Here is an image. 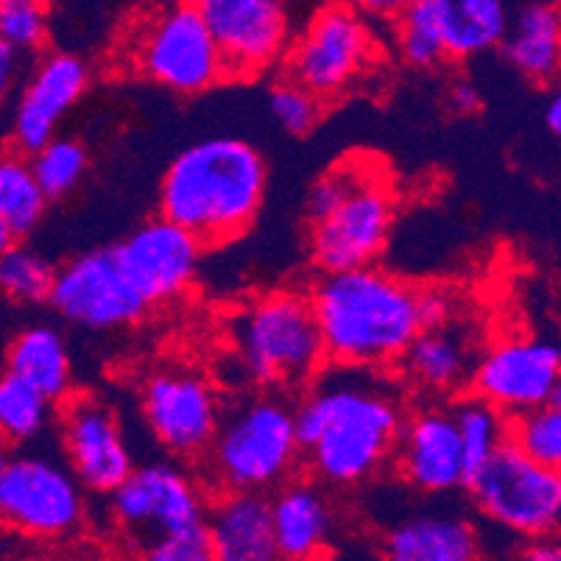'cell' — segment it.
I'll return each instance as SVG.
<instances>
[{
  "label": "cell",
  "mask_w": 561,
  "mask_h": 561,
  "mask_svg": "<svg viewBox=\"0 0 561 561\" xmlns=\"http://www.w3.org/2000/svg\"><path fill=\"white\" fill-rule=\"evenodd\" d=\"M405 413L400 382L386 371L324 366L294 402L302 461L313 481L333 489L375 481L394 458Z\"/></svg>",
  "instance_id": "obj_1"
},
{
  "label": "cell",
  "mask_w": 561,
  "mask_h": 561,
  "mask_svg": "<svg viewBox=\"0 0 561 561\" xmlns=\"http://www.w3.org/2000/svg\"><path fill=\"white\" fill-rule=\"evenodd\" d=\"M308 302L328 366L386 371L425 330L420 288L377 265L321 274Z\"/></svg>",
  "instance_id": "obj_2"
},
{
  "label": "cell",
  "mask_w": 561,
  "mask_h": 561,
  "mask_svg": "<svg viewBox=\"0 0 561 561\" xmlns=\"http://www.w3.org/2000/svg\"><path fill=\"white\" fill-rule=\"evenodd\" d=\"M268 185L263 154L241 137H207L173 157L160 185V218L193 234L202 249L241 238L257 218Z\"/></svg>",
  "instance_id": "obj_3"
},
{
  "label": "cell",
  "mask_w": 561,
  "mask_h": 561,
  "mask_svg": "<svg viewBox=\"0 0 561 561\" xmlns=\"http://www.w3.org/2000/svg\"><path fill=\"white\" fill-rule=\"evenodd\" d=\"M202 461L218 494H274L299 478L302 463L294 402L265 391L224 408Z\"/></svg>",
  "instance_id": "obj_4"
},
{
  "label": "cell",
  "mask_w": 561,
  "mask_h": 561,
  "mask_svg": "<svg viewBox=\"0 0 561 561\" xmlns=\"http://www.w3.org/2000/svg\"><path fill=\"white\" fill-rule=\"evenodd\" d=\"M234 360L247 380L277 391H305L328 360L305 294L277 290L252 299L232 319Z\"/></svg>",
  "instance_id": "obj_5"
},
{
  "label": "cell",
  "mask_w": 561,
  "mask_h": 561,
  "mask_svg": "<svg viewBox=\"0 0 561 561\" xmlns=\"http://www.w3.org/2000/svg\"><path fill=\"white\" fill-rule=\"evenodd\" d=\"M87 523V492L62 456L9 453L0 481V525L37 545L76 537Z\"/></svg>",
  "instance_id": "obj_6"
},
{
  "label": "cell",
  "mask_w": 561,
  "mask_h": 561,
  "mask_svg": "<svg viewBox=\"0 0 561 561\" xmlns=\"http://www.w3.org/2000/svg\"><path fill=\"white\" fill-rule=\"evenodd\" d=\"M129 62L176 95L207 93L227 81L221 54L196 3H171L140 20L129 37Z\"/></svg>",
  "instance_id": "obj_7"
},
{
  "label": "cell",
  "mask_w": 561,
  "mask_h": 561,
  "mask_svg": "<svg viewBox=\"0 0 561 561\" xmlns=\"http://www.w3.org/2000/svg\"><path fill=\"white\" fill-rule=\"evenodd\" d=\"M478 512L528 539L556 537L561 523V472L503 445L463 486Z\"/></svg>",
  "instance_id": "obj_8"
},
{
  "label": "cell",
  "mask_w": 561,
  "mask_h": 561,
  "mask_svg": "<svg viewBox=\"0 0 561 561\" xmlns=\"http://www.w3.org/2000/svg\"><path fill=\"white\" fill-rule=\"evenodd\" d=\"M375 37L358 9L333 3L308 20L288 48V81L321 104L341 99L371 65Z\"/></svg>",
  "instance_id": "obj_9"
},
{
  "label": "cell",
  "mask_w": 561,
  "mask_h": 561,
  "mask_svg": "<svg viewBox=\"0 0 561 561\" xmlns=\"http://www.w3.org/2000/svg\"><path fill=\"white\" fill-rule=\"evenodd\" d=\"M394 227V193L380 171L366 168L360 182L321 221L310 224V260L321 274L369 268Z\"/></svg>",
  "instance_id": "obj_10"
},
{
  "label": "cell",
  "mask_w": 561,
  "mask_h": 561,
  "mask_svg": "<svg viewBox=\"0 0 561 561\" xmlns=\"http://www.w3.org/2000/svg\"><path fill=\"white\" fill-rule=\"evenodd\" d=\"M142 420L180 461H202L221 422V397L204 375L182 366H162L140 389Z\"/></svg>",
  "instance_id": "obj_11"
},
{
  "label": "cell",
  "mask_w": 561,
  "mask_h": 561,
  "mask_svg": "<svg viewBox=\"0 0 561 561\" xmlns=\"http://www.w3.org/2000/svg\"><path fill=\"white\" fill-rule=\"evenodd\" d=\"M469 394L489 402L506 420L534 408H561V352L553 341L503 339L478 358Z\"/></svg>",
  "instance_id": "obj_12"
},
{
  "label": "cell",
  "mask_w": 561,
  "mask_h": 561,
  "mask_svg": "<svg viewBox=\"0 0 561 561\" xmlns=\"http://www.w3.org/2000/svg\"><path fill=\"white\" fill-rule=\"evenodd\" d=\"M62 458L84 492L112 494L135 469L115 408L101 394H70L56 408Z\"/></svg>",
  "instance_id": "obj_13"
},
{
  "label": "cell",
  "mask_w": 561,
  "mask_h": 561,
  "mask_svg": "<svg viewBox=\"0 0 561 561\" xmlns=\"http://www.w3.org/2000/svg\"><path fill=\"white\" fill-rule=\"evenodd\" d=\"M227 79L249 81L272 70L294 39L290 12L279 0H198Z\"/></svg>",
  "instance_id": "obj_14"
},
{
  "label": "cell",
  "mask_w": 561,
  "mask_h": 561,
  "mask_svg": "<svg viewBox=\"0 0 561 561\" xmlns=\"http://www.w3.org/2000/svg\"><path fill=\"white\" fill-rule=\"evenodd\" d=\"M48 302L65 321L90 330L131 328L149 313L121 272L115 249H90L59 265Z\"/></svg>",
  "instance_id": "obj_15"
},
{
  "label": "cell",
  "mask_w": 561,
  "mask_h": 561,
  "mask_svg": "<svg viewBox=\"0 0 561 561\" xmlns=\"http://www.w3.org/2000/svg\"><path fill=\"white\" fill-rule=\"evenodd\" d=\"M207 497L191 472L180 463L151 461L131 469L110 494V514L131 537L151 539L202 525L207 517Z\"/></svg>",
  "instance_id": "obj_16"
},
{
  "label": "cell",
  "mask_w": 561,
  "mask_h": 561,
  "mask_svg": "<svg viewBox=\"0 0 561 561\" xmlns=\"http://www.w3.org/2000/svg\"><path fill=\"white\" fill-rule=\"evenodd\" d=\"M115 257L121 272L149 308L185 297L196 285L202 265V243L165 218L140 224L117 243Z\"/></svg>",
  "instance_id": "obj_17"
},
{
  "label": "cell",
  "mask_w": 561,
  "mask_h": 561,
  "mask_svg": "<svg viewBox=\"0 0 561 561\" xmlns=\"http://www.w3.org/2000/svg\"><path fill=\"white\" fill-rule=\"evenodd\" d=\"M391 463L413 492L431 497L467 486V461L450 402H422L405 413Z\"/></svg>",
  "instance_id": "obj_18"
},
{
  "label": "cell",
  "mask_w": 561,
  "mask_h": 561,
  "mask_svg": "<svg viewBox=\"0 0 561 561\" xmlns=\"http://www.w3.org/2000/svg\"><path fill=\"white\" fill-rule=\"evenodd\" d=\"M87 87H90V68L81 56L68 50L43 56L14 106L12 135H9L14 154L28 160L45 142L54 140L68 112L84 99Z\"/></svg>",
  "instance_id": "obj_19"
},
{
  "label": "cell",
  "mask_w": 561,
  "mask_h": 561,
  "mask_svg": "<svg viewBox=\"0 0 561 561\" xmlns=\"http://www.w3.org/2000/svg\"><path fill=\"white\" fill-rule=\"evenodd\" d=\"M478 358L481 352L472 333L458 321H445L411 341L397 360V371L416 394L453 397L469 386Z\"/></svg>",
  "instance_id": "obj_20"
},
{
  "label": "cell",
  "mask_w": 561,
  "mask_h": 561,
  "mask_svg": "<svg viewBox=\"0 0 561 561\" xmlns=\"http://www.w3.org/2000/svg\"><path fill=\"white\" fill-rule=\"evenodd\" d=\"M272 530L283 561H321L335 530L330 494L310 478H294L268 494Z\"/></svg>",
  "instance_id": "obj_21"
},
{
  "label": "cell",
  "mask_w": 561,
  "mask_h": 561,
  "mask_svg": "<svg viewBox=\"0 0 561 561\" xmlns=\"http://www.w3.org/2000/svg\"><path fill=\"white\" fill-rule=\"evenodd\" d=\"M386 561H481L476 525L456 512H416L382 537Z\"/></svg>",
  "instance_id": "obj_22"
},
{
  "label": "cell",
  "mask_w": 561,
  "mask_h": 561,
  "mask_svg": "<svg viewBox=\"0 0 561 561\" xmlns=\"http://www.w3.org/2000/svg\"><path fill=\"white\" fill-rule=\"evenodd\" d=\"M204 528L216 561H283L265 494H218Z\"/></svg>",
  "instance_id": "obj_23"
},
{
  "label": "cell",
  "mask_w": 561,
  "mask_h": 561,
  "mask_svg": "<svg viewBox=\"0 0 561 561\" xmlns=\"http://www.w3.org/2000/svg\"><path fill=\"white\" fill-rule=\"evenodd\" d=\"M500 48L519 76L534 84H550L561 65L559 3H525L514 9Z\"/></svg>",
  "instance_id": "obj_24"
},
{
  "label": "cell",
  "mask_w": 561,
  "mask_h": 561,
  "mask_svg": "<svg viewBox=\"0 0 561 561\" xmlns=\"http://www.w3.org/2000/svg\"><path fill=\"white\" fill-rule=\"evenodd\" d=\"M25 386L59 405L73 394V364L65 335L50 324H32L20 330L7 352V369Z\"/></svg>",
  "instance_id": "obj_25"
},
{
  "label": "cell",
  "mask_w": 561,
  "mask_h": 561,
  "mask_svg": "<svg viewBox=\"0 0 561 561\" xmlns=\"http://www.w3.org/2000/svg\"><path fill=\"white\" fill-rule=\"evenodd\" d=\"M438 32L450 59H469L500 48L512 7L503 0H433Z\"/></svg>",
  "instance_id": "obj_26"
},
{
  "label": "cell",
  "mask_w": 561,
  "mask_h": 561,
  "mask_svg": "<svg viewBox=\"0 0 561 561\" xmlns=\"http://www.w3.org/2000/svg\"><path fill=\"white\" fill-rule=\"evenodd\" d=\"M56 408L39 391L9 371H0V445L25 447L43 438L56 420Z\"/></svg>",
  "instance_id": "obj_27"
},
{
  "label": "cell",
  "mask_w": 561,
  "mask_h": 561,
  "mask_svg": "<svg viewBox=\"0 0 561 561\" xmlns=\"http://www.w3.org/2000/svg\"><path fill=\"white\" fill-rule=\"evenodd\" d=\"M48 210V198L34 180L32 165L20 154L0 157V221L14 241L32 234Z\"/></svg>",
  "instance_id": "obj_28"
},
{
  "label": "cell",
  "mask_w": 561,
  "mask_h": 561,
  "mask_svg": "<svg viewBox=\"0 0 561 561\" xmlns=\"http://www.w3.org/2000/svg\"><path fill=\"white\" fill-rule=\"evenodd\" d=\"M453 420H456L458 438H461L463 461H467V478L478 467L489 461L500 447L506 445L508 420L494 411L489 402L478 400L476 394H461L450 402Z\"/></svg>",
  "instance_id": "obj_29"
},
{
  "label": "cell",
  "mask_w": 561,
  "mask_h": 561,
  "mask_svg": "<svg viewBox=\"0 0 561 561\" xmlns=\"http://www.w3.org/2000/svg\"><path fill=\"white\" fill-rule=\"evenodd\" d=\"M397 48L402 62L416 70H433L445 62L447 54L433 0H411L397 9Z\"/></svg>",
  "instance_id": "obj_30"
},
{
  "label": "cell",
  "mask_w": 561,
  "mask_h": 561,
  "mask_svg": "<svg viewBox=\"0 0 561 561\" xmlns=\"http://www.w3.org/2000/svg\"><path fill=\"white\" fill-rule=\"evenodd\" d=\"M28 165H32L34 180L43 187L45 198L56 202V198H65L79 187L87 165H90V154H87L84 142L76 140V137L56 135L37 154L28 157Z\"/></svg>",
  "instance_id": "obj_31"
},
{
  "label": "cell",
  "mask_w": 561,
  "mask_h": 561,
  "mask_svg": "<svg viewBox=\"0 0 561 561\" xmlns=\"http://www.w3.org/2000/svg\"><path fill=\"white\" fill-rule=\"evenodd\" d=\"M56 265L37 249L12 243L0 252V294L25 305L48 302Z\"/></svg>",
  "instance_id": "obj_32"
},
{
  "label": "cell",
  "mask_w": 561,
  "mask_h": 561,
  "mask_svg": "<svg viewBox=\"0 0 561 561\" xmlns=\"http://www.w3.org/2000/svg\"><path fill=\"white\" fill-rule=\"evenodd\" d=\"M506 442L528 461L561 472V408L542 405L512 416Z\"/></svg>",
  "instance_id": "obj_33"
},
{
  "label": "cell",
  "mask_w": 561,
  "mask_h": 561,
  "mask_svg": "<svg viewBox=\"0 0 561 561\" xmlns=\"http://www.w3.org/2000/svg\"><path fill=\"white\" fill-rule=\"evenodd\" d=\"M50 37V9L39 0H0V43L18 56L39 54Z\"/></svg>",
  "instance_id": "obj_34"
},
{
  "label": "cell",
  "mask_w": 561,
  "mask_h": 561,
  "mask_svg": "<svg viewBox=\"0 0 561 561\" xmlns=\"http://www.w3.org/2000/svg\"><path fill=\"white\" fill-rule=\"evenodd\" d=\"M268 110H272L274 121L294 137L310 135L319 126L321 115H324V104L288 79L279 81L272 90Z\"/></svg>",
  "instance_id": "obj_35"
},
{
  "label": "cell",
  "mask_w": 561,
  "mask_h": 561,
  "mask_svg": "<svg viewBox=\"0 0 561 561\" xmlns=\"http://www.w3.org/2000/svg\"><path fill=\"white\" fill-rule=\"evenodd\" d=\"M142 561H216L213 559L210 537L207 528L193 525V528L176 530V534H165L146 545L142 550Z\"/></svg>",
  "instance_id": "obj_36"
},
{
  "label": "cell",
  "mask_w": 561,
  "mask_h": 561,
  "mask_svg": "<svg viewBox=\"0 0 561 561\" xmlns=\"http://www.w3.org/2000/svg\"><path fill=\"white\" fill-rule=\"evenodd\" d=\"M447 99H450V106L458 115H476V112L483 110V95L472 81H456Z\"/></svg>",
  "instance_id": "obj_37"
},
{
  "label": "cell",
  "mask_w": 561,
  "mask_h": 561,
  "mask_svg": "<svg viewBox=\"0 0 561 561\" xmlns=\"http://www.w3.org/2000/svg\"><path fill=\"white\" fill-rule=\"evenodd\" d=\"M20 76V56L9 48L7 43H0V106L7 104V99L12 95L14 84H18Z\"/></svg>",
  "instance_id": "obj_38"
},
{
  "label": "cell",
  "mask_w": 561,
  "mask_h": 561,
  "mask_svg": "<svg viewBox=\"0 0 561 561\" xmlns=\"http://www.w3.org/2000/svg\"><path fill=\"white\" fill-rule=\"evenodd\" d=\"M523 561H561V545L556 537L530 539L523 548Z\"/></svg>",
  "instance_id": "obj_39"
},
{
  "label": "cell",
  "mask_w": 561,
  "mask_h": 561,
  "mask_svg": "<svg viewBox=\"0 0 561 561\" xmlns=\"http://www.w3.org/2000/svg\"><path fill=\"white\" fill-rule=\"evenodd\" d=\"M542 117H545V126L550 129V135H561V99L559 95H553V99L548 101Z\"/></svg>",
  "instance_id": "obj_40"
},
{
  "label": "cell",
  "mask_w": 561,
  "mask_h": 561,
  "mask_svg": "<svg viewBox=\"0 0 561 561\" xmlns=\"http://www.w3.org/2000/svg\"><path fill=\"white\" fill-rule=\"evenodd\" d=\"M12 561H70L65 556H59L56 550H43V548H34V550H25V553L12 556Z\"/></svg>",
  "instance_id": "obj_41"
},
{
  "label": "cell",
  "mask_w": 561,
  "mask_h": 561,
  "mask_svg": "<svg viewBox=\"0 0 561 561\" xmlns=\"http://www.w3.org/2000/svg\"><path fill=\"white\" fill-rule=\"evenodd\" d=\"M12 243H18V241H14V238H12V232H9V229H7V224L0 221V252H7V249L12 247Z\"/></svg>",
  "instance_id": "obj_42"
},
{
  "label": "cell",
  "mask_w": 561,
  "mask_h": 561,
  "mask_svg": "<svg viewBox=\"0 0 561 561\" xmlns=\"http://www.w3.org/2000/svg\"><path fill=\"white\" fill-rule=\"evenodd\" d=\"M12 548H9V542H7V537H3V534H0V561H12Z\"/></svg>",
  "instance_id": "obj_43"
},
{
  "label": "cell",
  "mask_w": 561,
  "mask_h": 561,
  "mask_svg": "<svg viewBox=\"0 0 561 561\" xmlns=\"http://www.w3.org/2000/svg\"><path fill=\"white\" fill-rule=\"evenodd\" d=\"M7 463H9V450L0 445V481H3V472H7Z\"/></svg>",
  "instance_id": "obj_44"
}]
</instances>
